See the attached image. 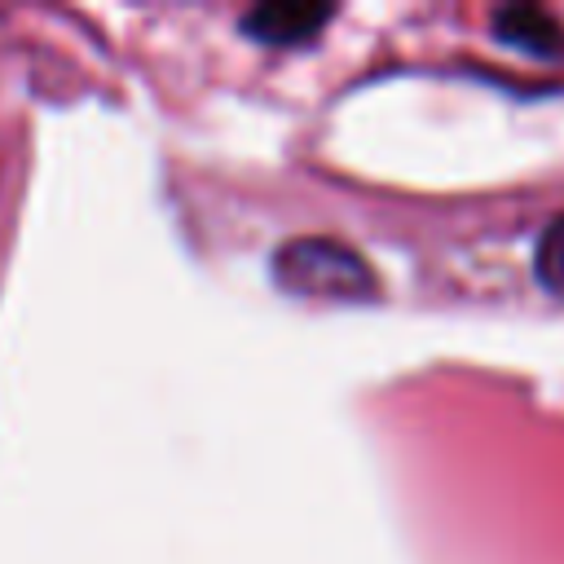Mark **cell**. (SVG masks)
I'll use <instances>...</instances> for the list:
<instances>
[{"instance_id": "3", "label": "cell", "mask_w": 564, "mask_h": 564, "mask_svg": "<svg viewBox=\"0 0 564 564\" xmlns=\"http://www.w3.org/2000/svg\"><path fill=\"white\" fill-rule=\"evenodd\" d=\"M494 31H498V40L529 48V53H560L564 48V31L542 9H502L494 18Z\"/></svg>"}, {"instance_id": "4", "label": "cell", "mask_w": 564, "mask_h": 564, "mask_svg": "<svg viewBox=\"0 0 564 564\" xmlns=\"http://www.w3.org/2000/svg\"><path fill=\"white\" fill-rule=\"evenodd\" d=\"M533 269H538V278H542L546 291L564 295V216H555V220L546 225V234L538 238Z\"/></svg>"}, {"instance_id": "2", "label": "cell", "mask_w": 564, "mask_h": 564, "mask_svg": "<svg viewBox=\"0 0 564 564\" xmlns=\"http://www.w3.org/2000/svg\"><path fill=\"white\" fill-rule=\"evenodd\" d=\"M335 18V9L330 4H304V0H273V4H256L247 18H242V31L251 35V40H260V44H282V48H291V44H304V40H313L326 22Z\"/></svg>"}, {"instance_id": "1", "label": "cell", "mask_w": 564, "mask_h": 564, "mask_svg": "<svg viewBox=\"0 0 564 564\" xmlns=\"http://www.w3.org/2000/svg\"><path fill=\"white\" fill-rule=\"evenodd\" d=\"M273 282L308 300H370L379 291L370 264L335 238H291L286 247H278Z\"/></svg>"}]
</instances>
